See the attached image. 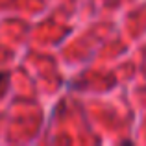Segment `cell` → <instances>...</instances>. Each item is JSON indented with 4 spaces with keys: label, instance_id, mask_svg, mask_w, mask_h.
<instances>
[{
    "label": "cell",
    "instance_id": "1",
    "mask_svg": "<svg viewBox=\"0 0 146 146\" xmlns=\"http://www.w3.org/2000/svg\"><path fill=\"white\" fill-rule=\"evenodd\" d=\"M4 82H7V74H6V72H0V87H2Z\"/></svg>",
    "mask_w": 146,
    "mask_h": 146
}]
</instances>
